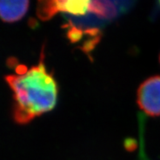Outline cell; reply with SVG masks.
Segmentation results:
<instances>
[{
	"mask_svg": "<svg viewBox=\"0 0 160 160\" xmlns=\"http://www.w3.org/2000/svg\"><path fill=\"white\" fill-rule=\"evenodd\" d=\"M139 108L151 117H160V76L144 81L137 91Z\"/></svg>",
	"mask_w": 160,
	"mask_h": 160,
	"instance_id": "2",
	"label": "cell"
},
{
	"mask_svg": "<svg viewBox=\"0 0 160 160\" xmlns=\"http://www.w3.org/2000/svg\"><path fill=\"white\" fill-rule=\"evenodd\" d=\"M159 62H160V55H159Z\"/></svg>",
	"mask_w": 160,
	"mask_h": 160,
	"instance_id": "8",
	"label": "cell"
},
{
	"mask_svg": "<svg viewBox=\"0 0 160 160\" xmlns=\"http://www.w3.org/2000/svg\"><path fill=\"white\" fill-rule=\"evenodd\" d=\"M141 160H145V159H144V157H142V159H141Z\"/></svg>",
	"mask_w": 160,
	"mask_h": 160,
	"instance_id": "7",
	"label": "cell"
},
{
	"mask_svg": "<svg viewBox=\"0 0 160 160\" xmlns=\"http://www.w3.org/2000/svg\"><path fill=\"white\" fill-rule=\"evenodd\" d=\"M44 59L43 46L37 65L5 77L13 92V120L19 125H26L35 117L52 111L57 104V81L53 72L46 68Z\"/></svg>",
	"mask_w": 160,
	"mask_h": 160,
	"instance_id": "1",
	"label": "cell"
},
{
	"mask_svg": "<svg viewBox=\"0 0 160 160\" xmlns=\"http://www.w3.org/2000/svg\"><path fill=\"white\" fill-rule=\"evenodd\" d=\"M28 1H1L0 15L3 22L8 23L19 21L27 13Z\"/></svg>",
	"mask_w": 160,
	"mask_h": 160,
	"instance_id": "3",
	"label": "cell"
},
{
	"mask_svg": "<svg viewBox=\"0 0 160 160\" xmlns=\"http://www.w3.org/2000/svg\"><path fill=\"white\" fill-rule=\"evenodd\" d=\"M90 1L86 0H63L58 1L59 12L73 15H84L88 11Z\"/></svg>",
	"mask_w": 160,
	"mask_h": 160,
	"instance_id": "4",
	"label": "cell"
},
{
	"mask_svg": "<svg viewBox=\"0 0 160 160\" xmlns=\"http://www.w3.org/2000/svg\"><path fill=\"white\" fill-rule=\"evenodd\" d=\"M88 11L104 19H112L117 15L115 5L109 1H90Z\"/></svg>",
	"mask_w": 160,
	"mask_h": 160,
	"instance_id": "5",
	"label": "cell"
},
{
	"mask_svg": "<svg viewBox=\"0 0 160 160\" xmlns=\"http://www.w3.org/2000/svg\"><path fill=\"white\" fill-rule=\"evenodd\" d=\"M58 12H59L58 1H40L38 2L37 16L43 21H47L53 18Z\"/></svg>",
	"mask_w": 160,
	"mask_h": 160,
	"instance_id": "6",
	"label": "cell"
}]
</instances>
